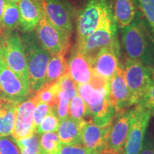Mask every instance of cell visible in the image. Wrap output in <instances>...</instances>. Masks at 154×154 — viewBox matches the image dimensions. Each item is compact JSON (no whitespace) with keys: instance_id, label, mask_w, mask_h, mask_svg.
I'll list each match as a JSON object with an SVG mask.
<instances>
[{"instance_id":"6da1fadb","label":"cell","mask_w":154,"mask_h":154,"mask_svg":"<svg viewBox=\"0 0 154 154\" xmlns=\"http://www.w3.org/2000/svg\"><path fill=\"white\" fill-rule=\"evenodd\" d=\"M121 44L127 58L154 70V34L138 9L131 23L122 29Z\"/></svg>"},{"instance_id":"7a4b0ae2","label":"cell","mask_w":154,"mask_h":154,"mask_svg":"<svg viewBox=\"0 0 154 154\" xmlns=\"http://www.w3.org/2000/svg\"><path fill=\"white\" fill-rule=\"evenodd\" d=\"M20 36L27 63L31 93L36 94L44 85L51 55L42 47L34 31L22 32Z\"/></svg>"},{"instance_id":"3957f363","label":"cell","mask_w":154,"mask_h":154,"mask_svg":"<svg viewBox=\"0 0 154 154\" xmlns=\"http://www.w3.org/2000/svg\"><path fill=\"white\" fill-rule=\"evenodd\" d=\"M47 20L69 41L74 32L76 8L72 0H38Z\"/></svg>"},{"instance_id":"277c9868","label":"cell","mask_w":154,"mask_h":154,"mask_svg":"<svg viewBox=\"0 0 154 154\" xmlns=\"http://www.w3.org/2000/svg\"><path fill=\"white\" fill-rule=\"evenodd\" d=\"M0 47L9 68L29 83L26 56L18 31H0Z\"/></svg>"},{"instance_id":"5b68a950","label":"cell","mask_w":154,"mask_h":154,"mask_svg":"<svg viewBox=\"0 0 154 154\" xmlns=\"http://www.w3.org/2000/svg\"><path fill=\"white\" fill-rule=\"evenodd\" d=\"M32 95L29 84L6 63L0 47V99L19 105Z\"/></svg>"},{"instance_id":"8992f818","label":"cell","mask_w":154,"mask_h":154,"mask_svg":"<svg viewBox=\"0 0 154 154\" xmlns=\"http://www.w3.org/2000/svg\"><path fill=\"white\" fill-rule=\"evenodd\" d=\"M153 71L140 61L128 58L126 59L123 72L133 106L138 103L147 90L153 78Z\"/></svg>"},{"instance_id":"52a82bcc","label":"cell","mask_w":154,"mask_h":154,"mask_svg":"<svg viewBox=\"0 0 154 154\" xmlns=\"http://www.w3.org/2000/svg\"><path fill=\"white\" fill-rule=\"evenodd\" d=\"M136 106L117 113L108 132L104 151L109 154H124V149L131 125L134 120Z\"/></svg>"},{"instance_id":"ba28073f","label":"cell","mask_w":154,"mask_h":154,"mask_svg":"<svg viewBox=\"0 0 154 154\" xmlns=\"http://www.w3.org/2000/svg\"><path fill=\"white\" fill-rule=\"evenodd\" d=\"M118 28L115 19L109 21L87 36L82 43L76 44L91 63L102 48L110 45L116 39Z\"/></svg>"},{"instance_id":"9c48e42d","label":"cell","mask_w":154,"mask_h":154,"mask_svg":"<svg viewBox=\"0 0 154 154\" xmlns=\"http://www.w3.org/2000/svg\"><path fill=\"white\" fill-rule=\"evenodd\" d=\"M35 33L42 47L51 56L67 54L70 49L71 41L67 40L47 20L43 13L35 28Z\"/></svg>"},{"instance_id":"30bf717a","label":"cell","mask_w":154,"mask_h":154,"mask_svg":"<svg viewBox=\"0 0 154 154\" xmlns=\"http://www.w3.org/2000/svg\"><path fill=\"white\" fill-rule=\"evenodd\" d=\"M120 51L118 38L110 45L102 48L91 62L93 72L106 79L110 80L122 66L119 60Z\"/></svg>"},{"instance_id":"8fae6325","label":"cell","mask_w":154,"mask_h":154,"mask_svg":"<svg viewBox=\"0 0 154 154\" xmlns=\"http://www.w3.org/2000/svg\"><path fill=\"white\" fill-rule=\"evenodd\" d=\"M135 106L136 112L125 143L124 154H140L151 116L143 108L138 105H135Z\"/></svg>"},{"instance_id":"7c38bea8","label":"cell","mask_w":154,"mask_h":154,"mask_svg":"<svg viewBox=\"0 0 154 154\" xmlns=\"http://www.w3.org/2000/svg\"><path fill=\"white\" fill-rule=\"evenodd\" d=\"M36 106L33 98L17 105L14 128L11 135L14 140L30 137L35 134L34 113Z\"/></svg>"},{"instance_id":"4fadbf2b","label":"cell","mask_w":154,"mask_h":154,"mask_svg":"<svg viewBox=\"0 0 154 154\" xmlns=\"http://www.w3.org/2000/svg\"><path fill=\"white\" fill-rule=\"evenodd\" d=\"M108 99L115 108L116 113L134 106L128 86L125 82L123 66L119 69L114 76L109 80Z\"/></svg>"},{"instance_id":"5bb4252c","label":"cell","mask_w":154,"mask_h":154,"mask_svg":"<svg viewBox=\"0 0 154 154\" xmlns=\"http://www.w3.org/2000/svg\"><path fill=\"white\" fill-rule=\"evenodd\" d=\"M67 63L69 74L77 84L90 82L93 74L91 64L76 43L71 49Z\"/></svg>"},{"instance_id":"9a60e30c","label":"cell","mask_w":154,"mask_h":154,"mask_svg":"<svg viewBox=\"0 0 154 154\" xmlns=\"http://www.w3.org/2000/svg\"><path fill=\"white\" fill-rule=\"evenodd\" d=\"M78 94L85 102L88 109L89 119L100 112L109 104L108 90L109 88H96L89 83L77 84Z\"/></svg>"},{"instance_id":"2e32d148","label":"cell","mask_w":154,"mask_h":154,"mask_svg":"<svg viewBox=\"0 0 154 154\" xmlns=\"http://www.w3.org/2000/svg\"><path fill=\"white\" fill-rule=\"evenodd\" d=\"M111 124L106 126H99L94 124L91 119L86 120L82 127V145L92 151L101 154L104 151L106 140Z\"/></svg>"},{"instance_id":"e0dca14e","label":"cell","mask_w":154,"mask_h":154,"mask_svg":"<svg viewBox=\"0 0 154 154\" xmlns=\"http://www.w3.org/2000/svg\"><path fill=\"white\" fill-rule=\"evenodd\" d=\"M17 5L20 29L22 32H33L42 14L39 2L38 0H20Z\"/></svg>"},{"instance_id":"ac0fdd59","label":"cell","mask_w":154,"mask_h":154,"mask_svg":"<svg viewBox=\"0 0 154 154\" xmlns=\"http://www.w3.org/2000/svg\"><path fill=\"white\" fill-rule=\"evenodd\" d=\"M86 121H76L70 117L60 121L57 134L61 144H82V127Z\"/></svg>"},{"instance_id":"d6986e66","label":"cell","mask_w":154,"mask_h":154,"mask_svg":"<svg viewBox=\"0 0 154 154\" xmlns=\"http://www.w3.org/2000/svg\"><path fill=\"white\" fill-rule=\"evenodd\" d=\"M137 12L135 0H114L113 14L119 28L130 24Z\"/></svg>"},{"instance_id":"ffe728a7","label":"cell","mask_w":154,"mask_h":154,"mask_svg":"<svg viewBox=\"0 0 154 154\" xmlns=\"http://www.w3.org/2000/svg\"><path fill=\"white\" fill-rule=\"evenodd\" d=\"M65 53L51 56L46 72L44 86H49L59 81L69 72L68 63Z\"/></svg>"},{"instance_id":"44dd1931","label":"cell","mask_w":154,"mask_h":154,"mask_svg":"<svg viewBox=\"0 0 154 154\" xmlns=\"http://www.w3.org/2000/svg\"><path fill=\"white\" fill-rule=\"evenodd\" d=\"M17 105L4 101L0 107V137L11 135L14 128Z\"/></svg>"},{"instance_id":"7402d4cb","label":"cell","mask_w":154,"mask_h":154,"mask_svg":"<svg viewBox=\"0 0 154 154\" xmlns=\"http://www.w3.org/2000/svg\"><path fill=\"white\" fill-rule=\"evenodd\" d=\"M19 11L18 5L17 3L9 2L6 1L1 24V31L16 29L17 26H19Z\"/></svg>"},{"instance_id":"603a6c76","label":"cell","mask_w":154,"mask_h":154,"mask_svg":"<svg viewBox=\"0 0 154 154\" xmlns=\"http://www.w3.org/2000/svg\"><path fill=\"white\" fill-rule=\"evenodd\" d=\"M61 143L57 133H46L39 138V154H59Z\"/></svg>"},{"instance_id":"cb8c5ba5","label":"cell","mask_w":154,"mask_h":154,"mask_svg":"<svg viewBox=\"0 0 154 154\" xmlns=\"http://www.w3.org/2000/svg\"><path fill=\"white\" fill-rule=\"evenodd\" d=\"M60 90L59 81L49 86H44L39 91L34 94L33 99L36 103H46L51 107H54L57 103V94Z\"/></svg>"},{"instance_id":"d4e9b609","label":"cell","mask_w":154,"mask_h":154,"mask_svg":"<svg viewBox=\"0 0 154 154\" xmlns=\"http://www.w3.org/2000/svg\"><path fill=\"white\" fill-rule=\"evenodd\" d=\"M69 117L76 121H86L89 119L87 106L79 94L70 100Z\"/></svg>"},{"instance_id":"484cf974","label":"cell","mask_w":154,"mask_h":154,"mask_svg":"<svg viewBox=\"0 0 154 154\" xmlns=\"http://www.w3.org/2000/svg\"><path fill=\"white\" fill-rule=\"evenodd\" d=\"M59 123H60V120L58 119L54 107H52L49 113L46 116L45 118L36 127L35 134L42 135L46 133H56L59 128Z\"/></svg>"},{"instance_id":"4316f807","label":"cell","mask_w":154,"mask_h":154,"mask_svg":"<svg viewBox=\"0 0 154 154\" xmlns=\"http://www.w3.org/2000/svg\"><path fill=\"white\" fill-rule=\"evenodd\" d=\"M14 140L20 154H39V137L35 134L30 137Z\"/></svg>"},{"instance_id":"83f0119b","label":"cell","mask_w":154,"mask_h":154,"mask_svg":"<svg viewBox=\"0 0 154 154\" xmlns=\"http://www.w3.org/2000/svg\"><path fill=\"white\" fill-rule=\"evenodd\" d=\"M136 9L141 13L154 34V0H135Z\"/></svg>"},{"instance_id":"f1b7e54d","label":"cell","mask_w":154,"mask_h":154,"mask_svg":"<svg viewBox=\"0 0 154 154\" xmlns=\"http://www.w3.org/2000/svg\"><path fill=\"white\" fill-rule=\"evenodd\" d=\"M69 99L68 94L66 92L59 90L57 94V99L55 106L54 107L56 114L60 121L68 118L69 110Z\"/></svg>"},{"instance_id":"f546056e","label":"cell","mask_w":154,"mask_h":154,"mask_svg":"<svg viewBox=\"0 0 154 154\" xmlns=\"http://www.w3.org/2000/svg\"><path fill=\"white\" fill-rule=\"evenodd\" d=\"M116 113L115 108L110 103H109L106 106H105L100 112L94 116L91 119V121L96 126H106L112 122Z\"/></svg>"},{"instance_id":"4dcf8cb0","label":"cell","mask_w":154,"mask_h":154,"mask_svg":"<svg viewBox=\"0 0 154 154\" xmlns=\"http://www.w3.org/2000/svg\"><path fill=\"white\" fill-rule=\"evenodd\" d=\"M136 105L143 108L154 116V71L153 78L149 87Z\"/></svg>"},{"instance_id":"1f68e13d","label":"cell","mask_w":154,"mask_h":154,"mask_svg":"<svg viewBox=\"0 0 154 154\" xmlns=\"http://www.w3.org/2000/svg\"><path fill=\"white\" fill-rule=\"evenodd\" d=\"M60 89L68 94L69 99H72L78 94L77 84L72 79L69 72L63 76L59 80Z\"/></svg>"},{"instance_id":"d6a6232c","label":"cell","mask_w":154,"mask_h":154,"mask_svg":"<svg viewBox=\"0 0 154 154\" xmlns=\"http://www.w3.org/2000/svg\"><path fill=\"white\" fill-rule=\"evenodd\" d=\"M0 154H20V152L14 139L6 136L0 137Z\"/></svg>"},{"instance_id":"836d02e7","label":"cell","mask_w":154,"mask_h":154,"mask_svg":"<svg viewBox=\"0 0 154 154\" xmlns=\"http://www.w3.org/2000/svg\"><path fill=\"white\" fill-rule=\"evenodd\" d=\"M59 154H98L96 152L88 149L82 144L74 145H61Z\"/></svg>"},{"instance_id":"e575fe53","label":"cell","mask_w":154,"mask_h":154,"mask_svg":"<svg viewBox=\"0 0 154 154\" xmlns=\"http://www.w3.org/2000/svg\"><path fill=\"white\" fill-rule=\"evenodd\" d=\"M51 108L52 107H51L48 104H46V103H36L35 110H34V121L36 128L40 124L42 120L45 118L46 116L51 111Z\"/></svg>"},{"instance_id":"d590c367","label":"cell","mask_w":154,"mask_h":154,"mask_svg":"<svg viewBox=\"0 0 154 154\" xmlns=\"http://www.w3.org/2000/svg\"><path fill=\"white\" fill-rule=\"evenodd\" d=\"M140 154H154V142L151 140H146Z\"/></svg>"},{"instance_id":"8d00e7d4","label":"cell","mask_w":154,"mask_h":154,"mask_svg":"<svg viewBox=\"0 0 154 154\" xmlns=\"http://www.w3.org/2000/svg\"><path fill=\"white\" fill-rule=\"evenodd\" d=\"M6 0H0V31H1V24L2 20L4 9H5Z\"/></svg>"},{"instance_id":"74e56055","label":"cell","mask_w":154,"mask_h":154,"mask_svg":"<svg viewBox=\"0 0 154 154\" xmlns=\"http://www.w3.org/2000/svg\"><path fill=\"white\" fill-rule=\"evenodd\" d=\"M7 2H12V3H18L20 0H6Z\"/></svg>"},{"instance_id":"f35d334b","label":"cell","mask_w":154,"mask_h":154,"mask_svg":"<svg viewBox=\"0 0 154 154\" xmlns=\"http://www.w3.org/2000/svg\"><path fill=\"white\" fill-rule=\"evenodd\" d=\"M3 102H4L3 100H2L1 99H0V107H1V106H2V105Z\"/></svg>"},{"instance_id":"ab89813d","label":"cell","mask_w":154,"mask_h":154,"mask_svg":"<svg viewBox=\"0 0 154 154\" xmlns=\"http://www.w3.org/2000/svg\"><path fill=\"white\" fill-rule=\"evenodd\" d=\"M101 154H109V153H106V152H102V153H101Z\"/></svg>"}]
</instances>
